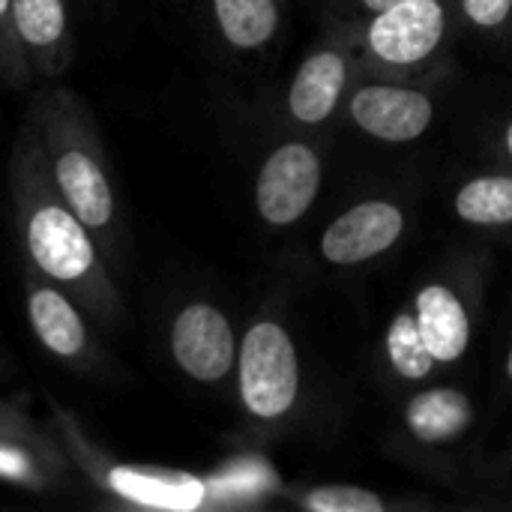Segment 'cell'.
<instances>
[{"label":"cell","mask_w":512,"mask_h":512,"mask_svg":"<svg viewBox=\"0 0 512 512\" xmlns=\"http://www.w3.org/2000/svg\"><path fill=\"white\" fill-rule=\"evenodd\" d=\"M12 201L30 267L45 282L63 288L87 315L111 324L120 315V300L108 261L90 228L60 198L45 147L36 138H24L15 150Z\"/></svg>","instance_id":"6da1fadb"},{"label":"cell","mask_w":512,"mask_h":512,"mask_svg":"<svg viewBox=\"0 0 512 512\" xmlns=\"http://www.w3.org/2000/svg\"><path fill=\"white\" fill-rule=\"evenodd\" d=\"M42 147L60 198L90 228L108 264L123 255V225L117 195L93 129L66 93L42 102Z\"/></svg>","instance_id":"7a4b0ae2"},{"label":"cell","mask_w":512,"mask_h":512,"mask_svg":"<svg viewBox=\"0 0 512 512\" xmlns=\"http://www.w3.org/2000/svg\"><path fill=\"white\" fill-rule=\"evenodd\" d=\"M237 381L246 411L258 420L288 414L300 390L297 348L276 321H258L237 348Z\"/></svg>","instance_id":"3957f363"},{"label":"cell","mask_w":512,"mask_h":512,"mask_svg":"<svg viewBox=\"0 0 512 512\" xmlns=\"http://www.w3.org/2000/svg\"><path fill=\"white\" fill-rule=\"evenodd\" d=\"M321 189V159L309 144L276 147L255 183V207L267 225H294L315 204Z\"/></svg>","instance_id":"277c9868"},{"label":"cell","mask_w":512,"mask_h":512,"mask_svg":"<svg viewBox=\"0 0 512 512\" xmlns=\"http://www.w3.org/2000/svg\"><path fill=\"white\" fill-rule=\"evenodd\" d=\"M237 348L231 321L213 303H189L171 324V357L192 381H222L237 363Z\"/></svg>","instance_id":"5b68a950"},{"label":"cell","mask_w":512,"mask_h":512,"mask_svg":"<svg viewBox=\"0 0 512 512\" xmlns=\"http://www.w3.org/2000/svg\"><path fill=\"white\" fill-rule=\"evenodd\" d=\"M447 15L441 0H402L369 24V45L384 63L411 66L426 60L444 39Z\"/></svg>","instance_id":"8992f818"},{"label":"cell","mask_w":512,"mask_h":512,"mask_svg":"<svg viewBox=\"0 0 512 512\" xmlns=\"http://www.w3.org/2000/svg\"><path fill=\"white\" fill-rule=\"evenodd\" d=\"M405 228V216L390 201H363L345 210L321 237V255L330 264L351 267L387 252Z\"/></svg>","instance_id":"52a82bcc"},{"label":"cell","mask_w":512,"mask_h":512,"mask_svg":"<svg viewBox=\"0 0 512 512\" xmlns=\"http://www.w3.org/2000/svg\"><path fill=\"white\" fill-rule=\"evenodd\" d=\"M432 102L420 90H405V87H387V84H372L360 87L351 99V117L354 123L381 138V141H414L420 138L429 123H432Z\"/></svg>","instance_id":"ba28073f"},{"label":"cell","mask_w":512,"mask_h":512,"mask_svg":"<svg viewBox=\"0 0 512 512\" xmlns=\"http://www.w3.org/2000/svg\"><path fill=\"white\" fill-rule=\"evenodd\" d=\"M102 489L111 495L150 510H195L204 501V486L189 474H171L156 468L105 465L93 468Z\"/></svg>","instance_id":"9c48e42d"},{"label":"cell","mask_w":512,"mask_h":512,"mask_svg":"<svg viewBox=\"0 0 512 512\" xmlns=\"http://www.w3.org/2000/svg\"><path fill=\"white\" fill-rule=\"evenodd\" d=\"M12 27L27 63L57 75L69 63V18L63 0H12Z\"/></svg>","instance_id":"30bf717a"},{"label":"cell","mask_w":512,"mask_h":512,"mask_svg":"<svg viewBox=\"0 0 512 512\" xmlns=\"http://www.w3.org/2000/svg\"><path fill=\"white\" fill-rule=\"evenodd\" d=\"M27 318L39 339V345L60 357V360H78L90 348L84 309L57 285L45 282L30 285L27 291Z\"/></svg>","instance_id":"8fae6325"},{"label":"cell","mask_w":512,"mask_h":512,"mask_svg":"<svg viewBox=\"0 0 512 512\" xmlns=\"http://www.w3.org/2000/svg\"><path fill=\"white\" fill-rule=\"evenodd\" d=\"M417 327L438 363H456L471 342L465 306L447 285H429L417 297Z\"/></svg>","instance_id":"7c38bea8"},{"label":"cell","mask_w":512,"mask_h":512,"mask_svg":"<svg viewBox=\"0 0 512 512\" xmlns=\"http://www.w3.org/2000/svg\"><path fill=\"white\" fill-rule=\"evenodd\" d=\"M342 87H345V60L336 51H318L306 57V63L297 69V78L288 93V108L300 123L318 126L336 111Z\"/></svg>","instance_id":"4fadbf2b"},{"label":"cell","mask_w":512,"mask_h":512,"mask_svg":"<svg viewBox=\"0 0 512 512\" xmlns=\"http://www.w3.org/2000/svg\"><path fill=\"white\" fill-rule=\"evenodd\" d=\"M474 420L471 402L453 387H432L408 402L405 423L426 444H444L459 438Z\"/></svg>","instance_id":"5bb4252c"},{"label":"cell","mask_w":512,"mask_h":512,"mask_svg":"<svg viewBox=\"0 0 512 512\" xmlns=\"http://www.w3.org/2000/svg\"><path fill=\"white\" fill-rule=\"evenodd\" d=\"M213 15L222 36L240 51L267 45L279 27L276 0H213Z\"/></svg>","instance_id":"9a60e30c"},{"label":"cell","mask_w":512,"mask_h":512,"mask_svg":"<svg viewBox=\"0 0 512 512\" xmlns=\"http://www.w3.org/2000/svg\"><path fill=\"white\" fill-rule=\"evenodd\" d=\"M456 213L471 225H510L512 177H474L459 189Z\"/></svg>","instance_id":"2e32d148"},{"label":"cell","mask_w":512,"mask_h":512,"mask_svg":"<svg viewBox=\"0 0 512 512\" xmlns=\"http://www.w3.org/2000/svg\"><path fill=\"white\" fill-rule=\"evenodd\" d=\"M387 354H390V360H393V369H396L402 378H408V381L426 378V375L432 372V366L438 363V360L429 354V348H426V342H423V336H420L417 315H408V312H402V315L393 321V327H390V333H387Z\"/></svg>","instance_id":"e0dca14e"},{"label":"cell","mask_w":512,"mask_h":512,"mask_svg":"<svg viewBox=\"0 0 512 512\" xmlns=\"http://www.w3.org/2000/svg\"><path fill=\"white\" fill-rule=\"evenodd\" d=\"M312 512H384V501L360 486H321L303 498Z\"/></svg>","instance_id":"ac0fdd59"},{"label":"cell","mask_w":512,"mask_h":512,"mask_svg":"<svg viewBox=\"0 0 512 512\" xmlns=\"http://www.w3.org/2000/svg\"><path fill=\"white\" fill-rule=\"evenodd\" d=\"M0 69L9 78H18V75L24 78L27 72V57L12 27V0H0Z\"/></svg>","instance_id":"d6986e66"},{"label":"cell","mask_w":512,"mask_h":512,"mask_svg":"<svg viewBox=\"0 0 512 512\" xmlns=\"http://www.w3.org/2000/svg\"><path fill=\"white\" fill-rule=\"evenodd\" d=\"M462 9L480 27H498L507 21L512 0H462Z\"/></svg>","instance_id":"ffe728a7"},{"label":"cell","mask_w":512,"mask_h":512,"mask_svg":"<svg viewBox=\"0 0 512 512\" xmlns=\"http://www.w3.org/2000/svg\"><path fill=\"white\" fill-rule=\"evenodd\" d=\"M0 477H6V480H30L33 465H30L27 453L0 444Z\"/></svg>","instance_id":"44dd1931"},{"label":"cell","mask_w":512,"mask_h":512,"mask_svg":"<svg viewBox=\"0 0 512 512\" xmlns=\"http://www.w3.org/2000/svg\"><path fill=\"white\" fill-rule=\"evenodd\" d=\"M393 3H402V0H363V6L372 9V12H381V9H387V6H393Z\"/></svg>","instance_id":"7402d4cb"},{"label":"cell","mask_w":512,"mask_h":512,"mask_svg":"<svg viewBox=\"0 0 512 512\" xmlns=\"http://www.w3.org/2000/svg\"><path fill=\"white\" fill-rule=\"evenodd\" d=\"M507 147H510V153H512V123L507 126Z\"/></svg>","instance_id":"603a6c76"},{"label":"cell","mask_w":512,"mask_h":512,"mask_svg":"<svg viewBox=\"0 0 512 512\" xmlns=\"http://www.w3.org/2000/svg\"><path fill=\"white\" fill-rule=\"evenodd\" d=\"M507 372H510V378H512V351H510V360H507Z\"/></svg>","instance_id":"cb8c5ba5"}]
</instances>
